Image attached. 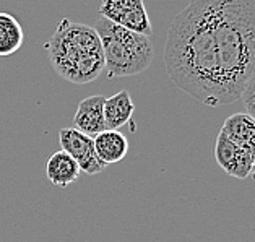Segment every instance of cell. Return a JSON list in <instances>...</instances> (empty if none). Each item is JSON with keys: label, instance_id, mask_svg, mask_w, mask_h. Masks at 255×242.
Instances as JSON below:
<instances>
[{"label": "cell", "instance_id": "1", "mask_svg": "<svg viewBox=\"0 0 255 242\" xmlns=\"http://www.w3.org/2000/svg\"><path fill=\"white\" fill-rule=\"evenodd\" d=\"M164 64L172 82L205 106L236 103L255 75V2H190L167 31Z\"/></svg>", "mask_w": 255, "mask_h": 242}, {"label": "cell", "instance_id": "2", "mask_svg": "<svg viewBox=\"0 0 255 242\" xmlns=\"http://www.w3.org/2000/svg\"><path fill=\"white\" fill-rule=\"evenodd\" d=\"M46 49L57 75L70 83L95 82L104 70L101 39L88 24L64 18L47 41Z\"/></svg>", "mask_w": 255, "mask_h": 242}, {"label": "cell", "instance_id": "3", "mask_svg": "<svg viewBox=\"0 0 255 242\" xmlns=\"http://www.w3.org/2000/svg\"><path fill=\"white\" fill-rule=\"evenodd\" d=\"M93 28L101 39L108 78L138 75L151 65L154 51L150 38L124 29L106 18H99Z\"/></svg>", "mask_w": 255, "mask_h": 242}, {"label": "cell", "instance_id": "4", "mask_svg": "<svg viewBox=\"0 0 255 242\" xmlns=\"http://www.w3.org/2000/svg\"><path fill=\"white\" fill-rule=\"evenodd\" d=\"M101 18L127 31L150 38L153 33L150 16L141 0H106L99 5Z\"/></svg>", "mask_w": 255, "mask_h": 242}, {"label": "cell", "instance_id": "5", "mask_svg": "<svg viewBox=\"0 0 255 242\" xmlns=\"http://www.w3.org/2000/svg\"><path fill=\"white\" fill-rule=\"evenodd\" d=\"M59 143L62 151H65L75 163L78 164L80 171L86 172L90 176H95L106 169V164L99 161L95 140L83 135L73 127H65L59 130Z\"/></svg>", "mask_w": 255, "mask_h": 242}, {"label": "cell", "instance_id": "6", "mask_svg": "<svg viewBox=\"0 0 255 242\" xmlns=\"http://www.w3.org/2000/svg\"><path fill=\"white\" fill-rule=\"evenodd\" d=\"M215 159L218 166L228 176L236 179H247L251 176L255 153L234 143V141H231L228 136L220 132L215 145Z\"/></svg>", "mask_w": 255, "mask_h": 242}, {"label": "cell", "instance_id": "7", "mask_svg": "<svg viewBox=\"0 0 255 242\" xmlns=\"http://www.w3.org/2000/svg\"><path fill=\"white\" fill-rule=\"evenodd\" d=\"M104 101L106 98L101 95L82 99L73 114V123H75L73 128H77L78 132L90 138H95L96 135L108 130L104 121Z\"/></svg>", "mask_w": 255, "mask_h": 242}, {"label": "cell", "instance_id": "8", "mask_svg": "<svg viewBox=\"0 0 255 242\" xmlns=\"http://www.w3.org/2000/svg\"><path fill=\"white\" fill-rule=\"evenodd\" d=\"M93 140H95V150L98 158L106 166L119 163L126 158L128 151L127 136L121 133L119 130H104Z\"/></svg>", "mask_w": 255, "mask_h": 242}, {"label": "cell", "instance_id": "9", "mask_svg": "<svg viewBox=\"0 0 255 242\" xmlns=\"http://www.w3.org/2000/svg\"><path fill=\"white\" fill-rule=\"evenodd\" d=\"M80 167L65 151H55L52 156H49L46 163V176L47 181L54 187L65 189L73 184L80 177Z\"/></svg>", "mask_w": 255, "mask_h": 242}, {"label": "cell", "instance_id": "10", "mask_svg": "<svg viewBox=\"0 0 255 242\" xmlns=\"http://www.w3.org/2000/svg\"><path fill=\"white\" fill-rule=\"evenodd\" d=\"M220 132L234 143L255 153V121L249 114L238 113L229 116L223 122Z\"/></svg>", "mask_w": 255, "mask_h": 242}, {"label": "cell", "instance_id": "11", "mask_svg": "<svg viewBox=\"0 0 255 242\" xmlns=\"http://www.w3.org/2000/svg\"><path fill=\"white\" fill-rule=\"evenodd\" d=\"M135 104L127 90L116 93L104 101V121L108 130H117L132 119Z\"/></svg>", "mask_w": 255, "mask_h": 242}, {"label": "cell", "instance_id": "12", "mask_svg": "<svg viewBox=\"0 0 255 242\" xmlns=\"http://www.w3.org/2000/svg\"><path fill=\"white\" fill-rule=\"evenodd\" d=\"M23 42L24 31L21 23L11 13L0 11V57L13 55L21 49Z\"/></svg>", "mask_w": 255, "mask_h": 242}, {"label": "cell", "instance_id": "13", "mask_svg": "<svg viewBox=\"0 0 255 242\" xmlns=\"http://www.w3.org/2000/svg\"><path fill=\"white\" fill-rule=\"evenodd\" d=\"M241 99H242V104H244V108L247 111L246 114H249L255 121V75L246 83L244 90H242Z\"/></svg>", "mask_w": 255, "mask_h": 242}, {"label": "cell", "instance_id": "14", "mask_svg": "<svg viewBox=\"0 0 255 242\" xmlns=\"http://www.w3.org/2000/svg\"><path fill=\"white\" fill-rule=\"evenodd\" d=\"M251 177L255 181V159H254V164H252V171H251Z\"/></svg>", "mask_w": 255, "mask_h": 242}]
</instances>
